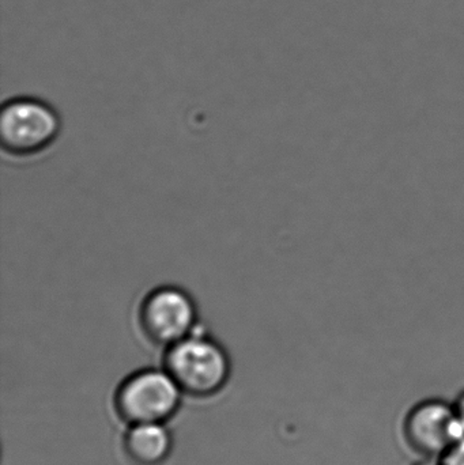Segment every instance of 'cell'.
<instances>
[{
  "label": "cell",
  "mask_w": 464,
  "mask_h": 465,
  "mask_svg": "<svg viewBox=\"0 0 464 465\" xmlns=\"http://www.w3.org/2000/svg\"><path fill=\"white\" fill-rule=\"evenodd\" d=\"M166 350V371L188 395H212L228 380L231 365L225 350L198 328Z\"/></svg>",
  "instance_id": "6da1fadb"
},
{
  "label": "cell",
  "mask_w": 464,
  "mask_h": 465,
  "mask_svg": "<svg viewBox=\"0 0 464 465\" xmlns=\"http://www.w3.org/2000/svg\"><path fill=\"white\" fill-rule=\"evenodd\" d=\"M59 114L45 101L16 97L5 101L0 112V144L14 157H32L45 152L60 134Z\"/></svg>",
  "instance_id": "7a4b0ae2"
},
{
  "label": "cell",
  "mask_w": 464,
  "mask_h": 465,
  "mask_svg": "<svg viewBox=\"0 0 464 465\" xmlns=\"http://www.w3.org/2000/svg\"><path fill=\"white\" fill-rule=\"evenodd\" d=\"M136 319L147 341L169 349L195 332L198 309L185 290L166 284L154 287L142 298Z\"/></svg>",
  "instance_id": "3957f363"
},
{
  "label": "cell",
  "mask_w": 464,
  "mask_h": 465,
  "mask_svg": "<svg viewBox=\"0 0 464 465\" xmlns=\"http://www.w3.org/2000/svg\"><path fill=\"white\" fill-rule=\"evenodd\" d=\"M180 392L168 371H144L123 382L116 406L119 414L133 425L161 423L176 411Z\"/></svg>",
  "instance_id": "277c9868"
},
{
  "label": "cell",
  "mask_w": 464,
  "mask_h": 465,
  "mask_svg": "<svg viewBox=\"0 0 464 465\" xmlns=\"http://www.w3.org/2000/svg\"><path fill=\"white\" fill-rule=\"evenodd\" d=\"M403 434L411 450L432 459H440L464 437L454 406L439 399L414 406L403 423Z\"/></svg>",
  "instance_id": "5b68a950"
},
{
  "label": "cell",
  "mask_w": 464,
  "mask_h": 465,
  "mask_svg": "<svg viewBox=\"0 0 464 465\" xmlns=\"http://www.w3.org/2000/svg\"><path fill=\"white\" fill-rule=\"evenodd\" d=\"M125 450L135 463H163L171 450V436L161 423L133 425L125 437Z\"/></svg>",
  "instance_id": "8992f818"
},
{
  "label": "cell",
  "mask_w": 464,
  "mask_h": 465,
  "mask_svg": "<svg viewBox=\"0 0 464 465\" xmlns=\"http://www.w3.org/2000/svg\"><path fill=\"white\" fill-rule=\"evenodd\" d=\"M441 465H464V437L440 458Z\"/></svg>",
  "instance_id": "52a82bcc"
},
{
  "label": "cell",
  "mask_w": 464,
  "mask_h": 465,
  "mask_svg": "<svg viewBox=\"0 0 464 465\" xmlns=\"http://www.w3.org/2000/svg\"><path fill=\"white\" fill-rule=\"evenodd\" d=\"M455 415H457L458 423H459L460 429H462L464 434V392L458 396L457 401L454 404Z\"/></svg>",
  "instance_id": "ba28073f"
},
{
  "label": "cell",
  "mask_w": 464,
  "mask_h": 465,
  "mask_svg": "<svg viewBox=\"0 0 464 465\" xmlns=\"http://www.w3.org/2000/svg\"><path fill=\"white\" fill-rule=\"evenodd\" d=\"M414 465H441V463L440 459L425 458L424 460Z\"/></svg>",
  "instance_id": "9c48e42d"
}]
</instances>
